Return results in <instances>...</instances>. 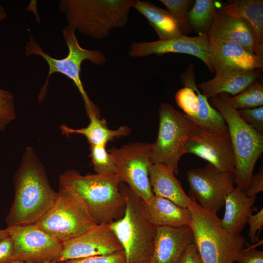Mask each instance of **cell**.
Instances as JSON below:
<instances>
[{"instance_id":"1","label":"cell","mask_w":263,"mask_h":263,"mask_svg":"<svg viewBox=\"0 0 263 263\" xmlns=\"http://www.w3.org/2000/svg\"><path fill=\"white\" fill-rule=\"evenodd\" d=\"M13 180L14 197L5 219L7 227L34 224L52 207L57 192L31 147L26 148Z\"/></svg>"},{"instance_id":"2","label":"cell","mask_w":263,"mask_h":263,"mask_svg":"<svg viewBox=\"0 0 263 263\" xmlns=\"http://www.w3.org/2000/svg\"><path fill=\"white\" fill-rule=\"evenodd\" d=\"M116 173L87 174L68 170L59 178V188L77 195L97 224H110L121 218L126 202Z\"/></svg>"},{"instance_id":"3","label":"cell","mask_w":263,"mask_h":263,"mask_svg":"<svg viewBox=\"0 0 263 263\" xmlns=\"http://www.w3.org/2000/svg\"><path fill=\"white\" fill-rule=\"evenodd\" d=\"M135 0H61L60 11L65 13L68 27L96 39L108 37L113 28L128 22Z\"/></svg>"},{"instance_id":"4","label":"cell","mask_w":263,"mask_h":263,"mask_svg":"<svg viewBox=\"0 0 263 263\" xmlns=\"http://www.w3.org/2000/svg\"><path fill=\"white\" fill-rule=\"evenodd\" d=\"M229 95L221 93L208 101L221 114L227 127L234 156L235 185L245 192L256 163L263 152V135L243 120L238 110L230 105Z\"/></svg>"},{"instance_id":"5","label":"cell","mask_w":263,"mask_h":263,"mask_svg":"<svg viewBox=\"0 0 263 263\" xmlns=\"http://www.w3.org/2000/svg\"><path fill=\"white\" fill-rule=\"evenodd\" d=\"M126 202L123 216L109 224L121 244L127 263H150L156 227L145 217L143 201L125 183L120 184Z\"/></svg>"},{"instance_id":"6","label":"cell","mask_w":263,"mask_h":263,"mask_svg":"<svg viewBox=\"0 0 263 263\" xmlns=\"http://www.w3.org/2000/svg\"><path fill=\"white\" fill-rule=\"evenodd\" d=\"M189 209L193 243L203 263H235L246 243L245 238L225 230L217 214L195 201L192 200Z\"/></svg>"},{"instance_id":"7","label":"cell","mask_w":263,"mask_h":263,"mask_svg":"<svg viewBox=\"0 0 263 263\" xmlns=\"http://www.w3.org/2000/svg\"><path fill=\"white\" fill-rule=\"evenodd\" d=\"M63 35L69 50L68 55L63 58H55L46 53L32 37L25 45L26 56H41L49 66L47 80L41 89L38 100L41 102L45 96L51 75L59 73L72 80L77 87L84 101L87 115L95 114L99 116L97 108L91 101L83 86L80 78L81 66L85 60H88L94 65H102L106 61V56L99 50L82 48L78 42L74 29L65 27L63 30Z\"/></svg>"},{"instance_id":"8","label":"cell","mask_w":263,"mask_h":263,"mask_svg":"<svg viewBox=\"0 0 263 263\" xmlns=\"http://www.w3.org/2000/svg\"><path fill=\"white\" fill-rule=\"evenodd\" d=\"M159 128L156 140L151 143L152 164L171 167L178 174V163L185 154L184 147L196 124L169 103L159 108Z\"/></svg>"},{"instance_id":"9","label":"cell","mask_w":263,"mask_h":263,"mask_svg":"<svg viewBox=\"0 0 263 263\" xmlns=\"http://www.w3.org/2000/svg\"><path fill=\"white\" fill-rule=\"evenodd\" d=\"M34 225L63 242L81 235L97 224L77 195L59 188L52 207Z\"/></svg>"},{"instance_id":"10","label":"cell","mask_w":263,"mask_h":263,"mask_svg":"<svg viewBox=\"0 0 263 263\" xmlns=\"http://www.w3.org/2000/svg\"><path fill=\"white\" fill-rule=\"evenodd\" d=\"M151 143H130L108 150L116 167V174L143 201L153 195L149 179Z\"/></svg>"},{"instance_id":"11","label":"cell","mask_w":263,"mask_h":263,"mask_svg":"<svg viewBox=\"0 0 263 263\" xmlns=\"http://www.w3.org/2000/svg\"><path fill=\"white\" fill-rule=\"evenodd\" d=\"M189 197L205 209L217 214L227 194L235 188L234 173L210 163L187 172Z\"/></svg>"},{"instance_id":"12","label":"cell","mask_w":263,"mask_h":263,"mask_svg":"<svg viewBox=\"0 0 263 263\" xmlns=\"http://www.w3.org/2000/svg\"><path fill=\"white\" fill-rule=\"evenodd\" d=\"M13 243L14 252L10 262L57 263L62 242L34 224L7 227Z\"/></svg>"},{"instance_id":"13","label":"cell","mask_w":263,"mask_h":263,"mask_svg":"<svg viewBox=\"0 0 263 263\" xmlns=\"http://www.w3.org/2000/svg\"><path fill=\"white\" fill-rule=\"evenodd\" d=\"M184 153L194 154L223 171L234 172L229 132L212 131L196 125L185 144Z\"/></svg>"},{"instance_id":"14","label":"cell","mask_w":263,"mask_h":263,"mask_svg":"<svg viewBox=\"0 0 263 263\" xmlns=\"http://www.w3.org/2000/svg\"><path fill=\"white\" fill-rule=\"evenodd\" d=\"M123 251L109 224H97L81 235L62 242L57 263Z\"/></svg>"},{"instance_id":"15","label":"cell","mask_w":263,"mask_h":263,"mask_svg":"<svg viewBox=\"0 0 263 263\" xmlns=\"http://www.w3.org/2000/svg\"><path fill=\"white\" fill-rule=\"evenodd\" d=\"M208 44L207 34L196 37L182 35L168 40L133 42L130 45L129 54L133 57H145L152 54L161 56L168 53L188 54L200 59L213 72L208 58Z\"/></svg>"},{"instance_id":"16","label":"cell","mask_w":263,"mask_h":263,"mask_svg":"<svg viewBox=\"0 0 263 263\" xmlns=\"http://www.w3.org/2000/svg\"><path fill=\"white\" fill-rule=\"evenodd\" d=\"M208 40V58L213 72L226 67L263 70V56L237 44L212 38Z\"/></svg>"},{"instance_id":"17","label":"cell","mask_w":263,"mask_h":263,"mask_svg":"<svg viewBox=\"0 0 263 263\" xmlns=\"http://www.w3.org/2000/svg\"><path fill=\"white\" fill-rule=\"evenodd\" d=\"M194 238L190 226L156 227L150 263H180Z\"/></svg>"},{"instance_id":"18","label":"cell","mask_w":263,"mask_h":263,"mask_svg":"<svg viewBox=\"0 0 263 263\" xmlns=\"http://www.w3.org/2000/svg\"><path fill=\"white\" fill-rule=\"evenodd\" d=\"M207 35L208 38L240 45L263 56V45L259 43L250 28L242 20L218 10Z\"/></svg>"},{"instance_id":"19","label":"cell","mask_w":263,"mask_h":263,"mask_svg":"<svg viewBox=\"0 0 263 263\" xmlns=\"http://www.w3.org/2000/svg\"><path fill=\"white\" fill-rule=\"evenodd\" d=\"M215 72L213 78L197 85L201 94L208 99L221 93L237 95L261 76V70L236 68H223Z\"/></svg>"},{"instance_id":"20","label":"cell","mask_w":263,"mask_h":263,"mask_svg":"<svg viewBox=\"0 0 263 263\" xmlns=\"http://www.w3.org/2000/svg\"><path fill=\"white\" fill-rule=\"evenodd\" d=\"M143 210L148 220L154 226H190L191 220L189 208L180 207L171 201L153 195L143 201Z\"/></svg>"},{"instance_id":"21","label":"cell","mask_w":263,"mask_h":263,"mask_svg":"<svg viewBox=\"0 0 263 263\" xmlns=\"http://www.w3.org/2000/svg\"><path fill=\"white\" fill-rule=\"evenodd\" d=\"M175 174L171 167L164 164H152L149 170L152 191L155 196L167 199L180 207L189 208L192 200L185 192Z\"/></svg>"},{"instance_id":"22","label":"cell","mask_w":263,"mask_h":263,"mask_svg":"<svg viewBox=\"0 0 263 263\" xmlns=\"http://www.w3.org/2000/svg\"><path fill=\"white\" fill-rule=\"evenodd\" d=\"M256 198L257 196H248L240 188L235 187L225 199L224 215L220 219L222 227L232 234H241L252 213Z\"/></svg>"},{"instance_id":"23","label":"cell","mask_w":263,"mask_h":263,"mask_svg":"<svg viewBox=\"0 0 263 263\" xmlns=\"http://www.w3.org/2000/svg\"><path fill=\"white\" fill-rule=\"evenodd\" d=\"M182 84L193 89L197 93L199 101V111L197 115L190 118L198 126L215 132H228L226 123L221 114L210 104L208 99L203 95L195 82V68L190 63L186 71L181 75Z\"/></svg>"},{"instance_id":"24","label":"cell","mask_w":263,"mask_h":263,"mask_svg":"<svg viewBox=\"0 0 263 263\" xmlns=\"http://www.w3.org/2000/svg\"><path fill=\"white\" fill-rule=\"evenodd\" d=\"M243 21L252 30L259 43L263 45V0H228L218 9Z\"/></svg>"},{"instance_id":"25","label":"cell","mask_w":263,"mask_h":263,"mask_svg":"<svg viewBox=\"0 0 263 263\" xmlns=\"http://www.w3.org/2000/svg\"><path fill=\"white\" fill-rule=\"evenodd\" d=\"M133 8L142 14L153 28L159 40L176 38L182 35L178 22L167 10L149 1L135 0Z\"/></svg>"},{"instance_id":"26","label":"cell","mask_w":263,"mask_h":263,"mask_svg":"<svg viewBox=\"0 0 263 263\" xmlns=\"http://www.w3.org/2000/svg\"><path fill=\"white\" fill-rule=\"evenodd\" d=\"M88 116L90 121L86 127L75 129L62 124L60 127L62 133L66 136L81 134L85 137L90 145L106 146L115 138L128 135L131 132V129L128 126H121L116 130H111L108 128L105 119H100L95 114Z\"/></svg>"},{"instance_id":"27","label":"cell","mask_w":263,"mask_h":263,"mask_svg":"<svg viewBox=\"0 0 263 263\" xmlns=\"http://www.w3.org/2000/svg\"><path fill=\"white\" fill-rule=\"evenodd\" d=\"M221 3L217 0H196L187 15L191 30L198 36L207 34Z\"/></svg>"},{"instance_id":"28","label":"cell","mask_w":263,"mask_h":263,"mask_svg":"<svg viewBox=\"0 0 263 263\" xmlns=\"http://www.w3.org/2000/svg\"><path fill=\"white\" fill-rule=\"evenodd\" d=\"M228 100L237 110L263 106V85L257 80L239 94L229 95Z\"/></svg>"},{"instance_id":"29","label":"cell","mask_w":263,"mask_h":263,"mask_svg":"<svg viewBox=\"0 0 263 263\" xmlns=\"http://www.w3.org/2000/svg\"><path fill=\"white\" fill-rule=\"evenodd\" d=\"M178 22L183 35L188 36L192 30L188 24L187 15L188 9L193 2L192 0H160Z\"/></svg>"},{"instance_id":"30","label":"cell","mask_w":263,"mask_h":263,"mask_svg":"<svg viewBox=\"0 0 263 263\" xmlns=\"http://www.w3.org/2000/svg\"><path fill=\"white\" fill-rule=\"evenodd\" d=\"M90 156L96 174L116 172L115 162L105 145H90Z\"/></svg>"},{"instance_id":"31","label":"cell","mask_w":263,"mask_h":263,"mask_svg":"<svg viewBox=\"0 0 263 263\" xmlns=\"http://www.w3.org/2000/svg\"><path fill=\"white\" fill-rule=\"evenodd\" d=\"M175 100L178 106L189 118H193L197 115L199 111L198 97L193 89L184 86L176 93Z\"/></svg>"},{"instance_id":"32","label":"cell","mask_w":263,"mask_h":263,"mask_svg":"<svg viewBox=\"0 0 263 263\" xmlns=\"http://www.w3.org/2000/svg\"><path fill=\"white\" fill-rule=\"evenodd\" d=\"M14 96L9 91L0 88V131L16 119Z\"/></svg>"},{"instance_id":"33","label":"cell","mask_w":263,"mask_h":263,"mask_svg":"<svg viewBox=\"0 0 263 263\" xmlns=\"http://www.w3.org/2000/svg\"><path fill=\"white\" fill-rule=\"evenodd\" d=\"M238 112L246 124L263 135V106L242 109Z\"/></svg>"},{"instance_id":"34","label":"cell","mask_w":263,"mask_h":263,"mask_svg":"<svg viewBox=\"0 0 263 263\" xmlns=\"http://www.w3.org/2000/svg\"><path fill=\"white\" fill-rule=\"evenodd\" d=\"M64 263H127L123 251L67 260Z\"/></svg>"},{"instance_id":"35","label":"cell","mask_w":263,"mask_h":263,"mask_svg":"<svg viewBox=\"0 0 263 263\" xmlns=\"http://www.w3.org/2000/svg\"><path fill=\"white\" fill-rule=\"evenodd\" d=\"M247 224L249 229L248 237L251 243L259 241V235L263 228V208L257 213H251L248 217Z\"/></svg>"},{"instance_id":"36","label":"cell","mask_w":263,"mask_h":263,"mask_svg":"<svg viewBox=\"0 0 263 263\" xmlns=\"http://www.w3.org/2000/svg\"><path fill=\"white\" fill-rule=\"evenodd\" d=\"M236 263H263V252L254 247L243 249Z\"/></svg>"},{"instance_id":"37","label":"cell","mask_w":263,"mask_h":263,"mask_svg":"<svg viewBox=\"0 0 263 263\" xmlns=\"http://www.w3.org/2000/svg\"><path fill=\"white\" fill-rule=\"evenodd\" d=\"M263 191V167L259 168L258 172L253 174L248 183L245 193L248 196H257Z\"/></svg>"},{"instance_id":"38","label":"cell","mask_w":263,"mask_h":263,"mask_svg":"<svg viewBox=\"0 0 263 263\" xmlns=\"http://www.w3.org/2000/svg\"><path fill=\"white\" fill-rule=\"evenodd\" d=\"M14 252L13 243L10 236L0 239V263H9Z\"/></svg>"},{"instance_id":"39","label":"cell","mask_w":263,"mask_h":263,"mask_svg":"<svg viewBox=\"0 0 263 263\" xmlns=\"http://www.w3.org/2000/svg\"><path fill=\"white\" fill-rule=\"evenodd\" d=\"M180 263H203L194 243L188 246Z\"/></svg>"},{"instance_id":"40","label":"cell","mask_w":263,"mask_h":263,"mask_svg":"<svg viewBox=\"0 0 263 263\" xmlns=\"http://www.w3.org/2000/svg\"><path fill=\"white\" fill-rule=\"evenodd\" d=\"M7 17L6 12L4 8L0 5V22L4 20Z\"/></svg>"},{"instance_id":"41","label":"cell","mask_w":263,"mask_h":263,"mask_svg":"<svg viewBox=\"0 0 263 263\" xmlns=\"http://www.w3.org/2000/svg\"><path fill=\"white\" fill-rule=\"evenodd\" d=\"M9 236V232L6 228L5 229H0V239Z\"/></svg>"},{"instance_id":"42","label":"cell","mask_w":263,"mask_h":263,"mask_svg":"<svg viewBox=\"0 0 263 263\" xmlns=\"http://www.w3.org/2000/svg\"><path fill=\"white\" fill-rule=\"evenodd\" d=\"M8 263H32L21 262V261H14V262H9ZM43 263H56L54 262H45Z\"/></svg>"},{"instance_id":"43","label":"cell","mask_w":263,"mask_h":263,"mask_svg":"<svg viewBox=\"0 0 263 263\" xmlns=\"http://www.w3.org/2000/svg\"><path fill=\"white\" fill-rule=\"evenodd\" d=\"M57 263H64V262H58Z\"/></svg>"},{"instance_id":"44","label":"cell","mask_w":263,"mask_h":263,"mask_svg":"<svg viewBox=\"0 0 263 263\" xmlns=\"http://www.w3.org/2000/svg\"></svg>"}]
</instances>
